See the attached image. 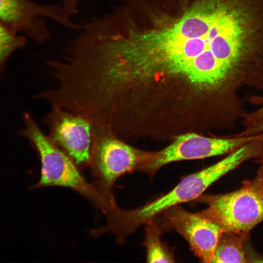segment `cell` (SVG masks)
<instances>
[{
    "mask_svg": "<svg viewBox=\"0 0 263 263\" xmlns=\"http://www.w3.org/2000/svg\"><path fill=\"white\" fill-rule=\"evenodd\" d=\"M132 72L184 75L223 102L238 103L239 90L257 81L263 60V12L257 0H203L172 26L131 33Z\"/></svg>",
    "mask_w": 263,
    "mask_h": 263,
    "instance_id": "1",
    "label": "cell"
},
{
    "mask_svg": "<svg viewBox=\"0 0 263 263\" xmlns=\"http://www.w3.org/2000/svg\"><path fill=\"white\" fill-rule=\"evenodd\" d=\"M258 153L255 145L246 144L218 162L188 175L169 192L141 207L131 210L118 207L109 218L110 230L118 238L124 240L166 210L196 200L214 182L242 163L256 157Z\"/></svg>",
    "mask_w": 263,
    "mask_h": 263,
    "instance_id": "2",
    "label": "cell"
},
{
    "mask_svg": "<svg viewBox=\"0 0 263 263\" xmlns=\"http://www.w3.org/2000/svg\"><path fill=\"white\" fill-rule=\"evenodd\" d=\"M23 120L24 127L19 133L37 151L41 163L39 180L31 189L51 186L70 188L90 201L106 215L117 207L115 202L106 198L94 183L85 179L72 159L51 142L29 113L23 114Z\"/></svg>",
    "mask_w": 263,
    "mask_h": 263,
    "instance_id": "3",
    "label": "cell"
},
{
    "mask_svg": "<svg viewBox=\"0 0 263 263\" xmlns=\"http://www.w3.org/2000/svg\"><path fill=\"white\" fill-rule=\"evenodd\" d=\"M207 207L199 212L218 225L223 232L246 237L263 221V169L257 176L233 192L216 195L202 194L195 200Z\"/></svg>",
    "mask_w": 263,
    "mask_h": 263,
    "instance_id": "4",
    "label": "cell"
},
{
    "mask_svg": "<svg viewBox=\"0 0 263 263\" xmlns=\"http://www.w3.org/2000/svg\"><path fill=\"white\" fill-rule=\"evenodd\" d=\"M152 155L140 152L109 131L93 126L88 167L93 183L111 201H115L112 188L117 179L135 169L142 170Z\"/></svg>",
    "mask_w": 263,
    "mask_h": 263,
    "instance_id": "5",
    "label": "cell"
},
{
    "mask_svg": "<svg viewBox=\"0 0 263 263\" xmlns=\"http://www.w3.org/2000/svg\"><path fill=\"white\" fill-rule=\"evenodd\" d=\"M70 16L63 5H41L31 0H0V22L39 43H45L51 37L42 17L49 18L69 29L79 31L81 25L72 21Z\"/></svg>",
    "mask_w": 263,
    "mask_h": 263,
    "instance_id": "6",
    "label": "cell"
},
{
    "mask_svg": "<svg viewBox=\"0 0 263 263\" xmlns=\"http://www.w3.org/2000/svg\"><path fill=\"white\" fill-rule=\"evenodd\" d=\"M263 138V134L225 138H210L191 133L177 136L164 149L153 154L142 171L153 175L162 166L173 162L229 154L244 145Z\"/></svg>",
    "mask_w": 263,
    "mask_h": 263,
    "instance_id": "7",
    "label": "cell"
},
{
    "mask_svg": "<svg viewBox=\"0 0 263 263\" xmlns=\"http://www.w3.org/2000/svg\"><path fill=\"white\" fill-rule=\"evenodd\" d=\"M45 116L49 139L79 168L88 166L93 125L83 116L56 107Z\"/></svg>",
    "mask_w": 263,
    "mask_h": 263,
    "instance_id": "8",
    "label": "cell"
},
{
    "mask_svg": "<svg viewBox=\"0 0 263 263\" xmlns=\"http://www.w3.org/2000/svg\"><path fill=\"white\" fill-rule=\"evenodd\" d=\"M161 214L167 224L187 241L192 251L203 262L212 263L223 232L218 225L199 212H189L178 205Z\"/></svg>",
    "mask_w": 263,
    "mask_h": 263,
    "instance_id": "9",
    "label": "cell"
},
{
    "mask_svg": "<svg viewBox=\"0 0 263 263\" xmlns=\"http://www.w3.org/2000/svg\"><path fill=\"white\" fill-rule=\"evenodd\" d=\"M244 236L232 232H223L212 263H247L244 249Z\"/></svg>",
    "mask_w": 263,
    "mask_h": 263,
    "instance_id": "10",
    "label": "cell"
},
{
    "mask_svg": "<svg viewBox=\"0 0 263 263\" xmlns=\"http://www.w3.org/2000/svg\"><path fill=\"white\" fill-rule=\"evenodd\" d=\"M147 224L144 244L147 260L149 263H172V253L160 239L161 230L153 219Z\"/></svg>",
    "mask_w": 263,
    "mask_h": 263,
    "instance_id": "11",
    "label": "cell"
},
{
    "mask_svg": "<svg viewBox=\"0 0 263 263\" xmlns=\"http://www.w3.org/2000/svg\"><path fill=\"white\" fill-rule=\"evenodd\" d=\"M26 44L25 38L18 36L15 31L0 22V72L11 54L17 49L23 48Z\"/></svg>",
    "mask_w": 263,
    "mask_h": 263,
    "instance_id": "12",
    "label": "cell"
},
{
    "mask_svg": "<svg viewBox=\"0 0 263 263\" xmlns=\"http://www.w3.org/2000/svg\"><path fill=\"white\" fill-rule=\"evenodd\" d=\"M248 100L250 104L260 107L254 112L243 114L241 118L244 127L263 119V95H253Z\"/></svg>",
    "mask_w": 263,
    "mask_h": 263,
    "instance_id": "13",
    "label": "cell"
},
{
    "mask_svg": "<svg viewBox=\"0 0 263 263\" xmlns=\"http://www.w3.org/2000/svg\"><path fill=\"white\" fill-rule=\"evenodd\" d=\"M263 134V119L244 127L243 130L237 133L238 136H250Z\"/></svg>",
    "mask_w": 263,
    "mask_h": 263,
    "instance_id": "14",
    "label": "cell"
},
{
    "mask_svg": "<svg viewBox=\"0 0 263 263\" xmlns=\"http://www.w3.org/2000/svg\"><path fill=\"white\" fill-rule=\"evenodd\" d=\"M77 0H63V6L70 15L77 13Z\"/></svg>",
    "mask_w": 263,
    "mask_h": 263,
    "instance_id": "15",
    "label": "cell"
},
{
    "mask_svg": "<svg viewBox=\"0 0 263 263\" xmlns=\"http://www.w3.org/2000/svg\"><path fill=\"white\" fill-rule=\"evenodd\" d=\"M258 158V162L261 164V167L263 169V155Z\"/></svg>",
    "mask_w": 263,
    "mask_h": 263,
    "instance_id": "16",
    "label": "cell"
}]
</instances>
